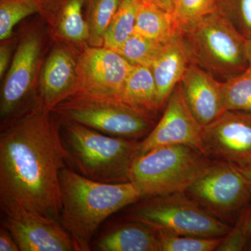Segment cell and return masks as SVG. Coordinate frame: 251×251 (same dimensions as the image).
Instances as JSON below:
<instances>
[{
    "mask_svg": "<svg viewBox=\"0 0 251 251\" xmlns=\"http://www.w3.org/2000/svg\"><path fill=\"white\" fill-rule=\"evenodd\" d=\"M219 0H175L171 14L179 30H182L218 10Z\"/></svg>",
    "mask_w": 251,
    "mask_h": 251,
    "instance_id": "26",
    "label": "cell"
},
{
    "mask_svg": "<svg viewBox=\"0 0 251 251\" xmlns=\"http://www.w3.org/2000/svg\"><path fill=\"white\" fill-rule=\"evenodd\" d=\"M202 130L190 111L178 85L167 101L161 120L140 141L138 156L158 147L175 145H187L204 153Z\"/></svg>",
    "mask_w": 251,
    "mask_h": 251,
    "instance_id": "13",
    "label": "cell"
},
{
    "mask_svg": "<svg viewBox=\"0 0 251 251\" xmlns=\"http://www.w3.org/2000/svg\"><path fill=\"white\" fill-rule=\"evenodd\" d=\"M218 12L246 39L251 38V0H219Z\"/></svg>",
    "mask_w": 251,
    "mask_h": 251,
    "instance_id": "28",
    "label": "cell"
},
{
    "mask_svg": "<svg viewBox=\"0 0 251 251\" xmlns=\"http://www.w3.org/2000/svg\"><path fill=\"white\" fill-rule=\"evenodd\" d=\"M87 0H46L43 12L53 17L57 36L77 45L88 43L90 28L83 16Z\"/></svg>",
    "mask_w": 251,
    "mask_h": 251,
    "instance_id": "18",
    "label": "cell"
},
{
    "mask_svg": "<svg viewBox=\"0 0 251 251\" xmlns=\"http://www.w3.org/2000/svg\"><path fill=\"white\" fill-rule=\"evenodd\" d=\"M213 162L187 145L158 147L135 158L130 181L139 189L142 199L184 193Z\"/></svg>",
    "mask_w": 251,
    "mask_h": 251,
    "instance_id": "4",
    "label": "cell"
},
{
    "mask_svg": "<svg viewBox=\"0 0 251 251\" xmlns=\"http://www.w3.org/2000/svg\"><path fill=\"white\" fill-rule=\"evenodd\" d=\"M117 225L93 241L92 250L99 251H160L158 231L140 221Z\"/></svg>",
    "mask_w": 251,
    "mask_h": 251,
    "instance_id": "17",
    "label": "cell"
},
{
    "mask_svg": "<svg viewBox=\"0 0 251 251\" xmlns=\"http://www.w3.org/2000/svg\"><path fill=\"white\" fill-rule=\"evenodd\" d=\"M126 219L176 235L223 237L232 228L206 212L185 192L140 199L129 206Z\"/></svg>",
    "mask_w": 251,
    "mask_h": 251,
    "instance_id": "7",
    "label": "cell"
},
{
    "mask_svg": "<svg viewBox=\"0 0 251 251\" xmlns=\"http://www.w3.org/2000/svg\"><path fill=\"white\" fill-rule=\"evenodd\" d=\"M204 153L244 171L251 168V112L229 110L203 127Z\"/></svg>",
    "mask_w": 251,
    "mask_h": 251,
    "instance_id": "11",
    "label": "cell"
},
{
    "mask_svg": "<svg viewBox=\"0 0 251 251\" xmlns=\"http://www.w3.org/2000/svg\"><path fill=\"white\" fill-rule=\"evenodd\" d=\"M0 207L1 226L12 234L21 251H75L58 220L31 212L14 201L0 200Z\"/></svg>",
    "mask_w": 251,
    "mask_h": 251,
    "instance_id": "10",
    "label": "cell"
},
{
    "mask_svg": "<svg viewBox=\"0 0 251 251\" xmlns=\"http://www.w3.org/2000/svg\"><path fill=\"white\" fill-rule=\"evenodd\" d=\"M179 86L190 111L202 127L226 111L223 81L197 64H189Z\"/></svg>",
    "mask_w": 251,
    "mask_h": 251,
    "instance_id": "14",
    "label": "cell"
},
{
    "mask_svg": "<svg viewBox=\"0 0 251 251\" xmlns=\"http://www.w3.org/2000/svg\"><path fill=\"white\" fill-rule=\"evenodd\" d=\"M52 111L59 118L128 140L145 138L156 125L154 115L120 99L84 93L74 94Z\"/></svg>",
    "mask_w": 251,
    "mask_h": 251,
    "instance_id": "6",
    "label": "cell"
},
{
    "mask_svg": "<svg viewBox=\"0 0 251 251\" xmlns=\"http://www.w3.org/2000/svg\"><path fill=\"white\" fill-rule=\"evenodd\" d=\"M58 120L67 163L79 174L107 184L130 181V168L139 153V140L104 134L65 119Z\"/></svg>",
    "mask_w": 251,
    "mask_h": 251,
    "instance_id": "3",
    "label": "cell"
},
{
    "mask_svg": "<svg viewBox=\"0 0 251 251\" xmlns=\"http://www.w3.org/2000/svg\"><path fill=\"white\" fill-rule=\"evenodd\" d=\"M179 30L171 13L165 11L151 0H140L134 32L161 43H166Z\"/></svg>",
    "mask_w": 251,
    "mask_h": 251,
    "instance_id": "20",
    "label": "cell"
},
{
    "mask_svg": "<svg viewBox=\"0 0 251 251\" xmlns=\"http://www.w3.org/2000/svg\"><path fill=\"white\" fill-rule=\"evenodd\" d=\"M17 242L12 234L3 226L0 227V251H19Z\"/></svg>",
    "mask_w": 251,
    "mask_h": 251,
    "instance_id": "30",
    "label": "cell"
},
{
    "mask_svg": "<svg viewBox=\"0 0 251 251\" xmlns=\"http://www.w3.org/2000/svg\"><path fill=\"white\" fill-rule=\"evenodd\" d=\"M247 173V174L248 175V176H249V177L250 178L251 181V168L250 169L247 170V171H244Z\"/></svg>",
    "mask_w": 251,
    "mask_h": 251,
    "instance_id": "34",
    "label": "cell"
},
{
    "mask_svg": "<svg viewBox=\"0 0 251 251\" xmlns=\"http://www.w3.org/2000/svg\"><path fill=\"white\" fill-rule=\"evenodd\" d=\"M180 31L191 62L218 80H228L249 68L247 39L218 11Z\"/></svg>",
    "mask_w": 251,
    "mask_h": 251,
    "instance_id": "5",
    "label": "cell"
},
{
    "mask_svg": "<svg viewBox=\"0 0 251 251\" xmlns=\"http://www.w3.org/2000/svg\"><path fill=\"white\" fill-rule=\"evenodd\" d=\"M164 44L133 32L120 48L114 51L121 54L132 64L150 68L161 53Z\"/></svg>",
    "mask_w": 251,
    "mask_h": 251,
    "instance_id": "24",
    "label": "cell"
},
{
    "mask_svg": "<svg viewBox=\"0 0 251 251\" xmlns=\"http://www.w3.org/2000/svg\"><path fill=\"white\" fill-rule=\"evenodd\" d=\"M41 103L52 110L79 90L77 57L70 49L56 46L46 59L39 77Z\"/></svg>",
    "mask_w": 251,
    "mask_h": 251,
    "instance_id": "15",
    "label": "cell"
},
{
    "mask_svg": "<svg viewBox=\"0 0 251 251\" xmlns=\"http://www.w3.org/2000/svg\"></svg>",
    "mask_w": 251,
    "mask_h": 251,
    "instance_id": "35",
    "label": "cell"
},
{
    "mask_svg": "<svg viewBox=\"0 0 251 251\" xmlns=\"http://www.w3.org/2000/svg\"><path fill=\"white\" fill-rule=\"evenodd\" d=\"M132 67L131 63L111 49L87 46L77 57V93L122 100Z\"/></svg>",
    "mask_w": 251,
    "mask_h": 251,
    "instance_id": "12",
    "label": "cell"
},
{
    "mask_svg": "<svg viewBox=\"0 0 251 251\" xmlns=\"http://www.w3.org/2000/svg\"><path fill=\"white\" fill-rule=\"evenodd\" d=\"M251 205L248 204L239 213L234 226L223 238L216 251H241L246 250L251 240Z\"/></svg>",
    "mask_w": 251,
    "mask_h": 251,
    "instance_id": "29",
    "label": "cell"
},
{
    "mask_svg": "<svg viewBox=\"0 0 251 251\" xmlns=\"http://www.w3.org/2000/svg\"><path fill=\"white\" fill-rule=\"evenodd\" d=\"M185 193L210 215L228 224L235 223L251 201V181L239 167L216 161Z\"/></svg>",
    "mask_w": 251,
    "mask_h": 251,
    "instance_id": "8",
    "label": "cell"
},
{
    "mask_svg": "<svg viewBox=\"0 0 251 251\" xmlns=\"http://www.w3.org/2000/svg\"><path fill=\"white\" fill-rule=\"evenodd\" d=\"M246 54L249 67L251 68V38L246 41Z\"/></svg>",
    "mask_w": 251,
    "mask_h": 251,
    "instance_id": "33",
    "label": "cell"
},
{
    "mask_svg": "<svg viewBox=\"0 0 251 251\" xmlns=\"http://www.w3.org/2000/svg\"><path fill=\"white\" fill-rule=\"evenodd\" d=\"M62 209L59 221L70 234L76 251H92L93 238L104 221L142 199L133 183L93 181L64 167L59 172Z\"/></svg>",
    "mask_w": 251,
    "mask_h": 251,
    "instance_id": "2",
    "label": "cell"
},
{
    "mask_svg": "<svg viewBox=\"0 0 251 251\" xmlns=\"http://www.w3.org/2000/svg\"><path fill=\"white\" fill-rule=\"evenodd\" d=\"M139 1L122 0L105 31L103 47L115 50L133 34Z\"/></svg>",
    "mask_w": 251,
    "mask_h": 251,
    "instance_id": "21",
    "label": "cell"
},
{
    "mask_svg": "<svg viewBox=\"0 0 251 251\" xmlns=\"http://www.w3.org/2000/svg\"><path fill=\"white\" fill-rule=\"evenodd\" d=\"M158 231L160 251H216L223 237L176 235Z\"/></svg>",
    "mask_w": 251,
    "mask_h": 251,
    "instance_id": "27",
    "label": "cell"
},
{
    "mask_svg": "<svg viewBox=\"0 0 251 251\" xmlns=\"http://www.w3.org/2000/svg\"><path fill=\"white\" fill-rule=\"evenodd\" d=\"M122 0H87V23L90 28L89 46H103L105 31Z\"/></svg>",
    "mask_w": 251,
    "mask_h": 251,
    "instance_id": "23",
    "label": "cell"
},
{
    "mask_svg": "<svg viewBox=\"0 0 251 251\" xmlns=\"http://www.w3.org/2000/svg\"><path fill=\"white\" fill-rule=\"evenodd\" d=\"M42 39L36 31L20 41L2 84L0 102L1 125L41 103L31 99L39 65Z\"/></svg>",
    "mask_w": 251,
    "mask_h": 251,
    "instance_id": "9",
    "label": "cell"
},
{
    "mask_svg": "<svg viewBox=\"0 0 251 251\" xmlns=\"http://www.w3.org/2000/svg\"><path fill=\"white\" fill-rule=\"evenodd\" d=\"M189 52L180 30L165 43L150 67L156 83L160 108L164 106L191 64Z\"/></svg>",
    "mask_w": 251,
    "mask_h": 251,
    "instance_id": "16",
    "label": "cell"
},
{
    "mask_svg": "<svg viewBox=\"0 0 251 251\" xmlns=\"http://www.w3.org/2000/svg\"><path fill=\"white\" fill-rule=\"evenodd\" d=\"M226 110L251 112V68L223 82Z\"/></svg>",
    "mask_w": 251,
    "mask_h": 251,
    "instance_id": "25",
    "label": "cell"
},
{
    "mask_svg": "<svg viewBox=\"0 0 251 251\" xmlns=\"http://www.w3.org/2000/svg\"><path fill=\"white\" fill-rule=\"evenodd\" d=\"M122 100L152 115L161 109L156 83L150 68L133 64L126 80Z\"/></svg>",
    "mask_w": 251,
    "mask_h": 251,
    "instance_id": "19",
    "label": "cell"
},
{
    "mask_svg": "<svg viewBox=\"0 0 251 251\" xmlns=\"http://www.w3.org/2000/svg\"><path fill=\"white\" fill-rule=\"evenodd\" d=\"M46 0H1L0 1V39L11 37L16 25L25 18L43 12Z\"/></svg>",
    "mask_w": 251,
    "mask_h": 251,
    "instance_id": "22",
    "label": "cell"
},
{
    "mask_svg": "<svg viewBox=\"0 0 251 251\" xmlns=\"http://www.w3.org/2000/svg\"><path fill=\"white\" fill-rule=\"evenodd\" d=\"M11 48L9 44H1L0 47V77L2 78L11 64Z\"/></svg>",
    "mask_w": 251,
    "mask_h": 251,
    "instance_id": "31",
    "label": "cell"
},
{
    "mask_svg": "<svg viewBox=\"0 0 251 251\" xmlns=\"http://www.w3.org/2000/svg\"><path fill=\"white\" fill-rule=\"evenodd\" d=\"M54 115L40 103L1 125L0 200L59 221L67 155Z\"/></svg>",
    "mask_w": 251,
    "mask_h": 251,
    "instance_id": "1",
    "label": "cell"
},
{
    "mask_svg": "<svg viewBox=\"0 0 251 251\" xmlns=\"http://www.w3.org/2000/svg\"><path fill=\"white\" fill-rule=\"evenodd\" d=\"M157 6L164 9L168 12L171 13L174 6L175 0H151Z\"/></svg>",
    "mask_w": 251,
    "mask_h": 251,
    "instance_id": "32",
    "label": "cell"
}]
</instances>
